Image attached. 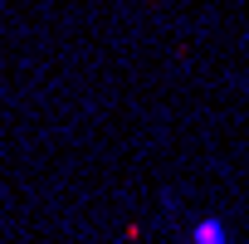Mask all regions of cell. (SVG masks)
Listing matches in <instances>:
<instances>
[{
    "label": "cell",
    "mask_w": 249,
    "mask_h": 244,
    "mask_svg": "<svg viewBox=\"0 0 249 244\" xmlns=\"http://www.w3.org/2000/svg\"><path fill=\"white\" fill-rule=\"evenodd\" d=\"M186 244H234V239H230V229H225V220H215V215H200V220L191 225V234H186Z\"/></svg>",
    "instance_id": "cell-1"
}]
</instances>
